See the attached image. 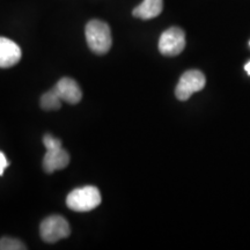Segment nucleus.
Returning <instances> with one entry per match:
<instances>
[{"mask_svg": "<svg viewBox=\"0 0 250 250\" xmlns=\"http://www.w3.org/2000/svg\"><path fill=\"white\" fill-rule=\"evenodd\" d=\"M86 40L89 49L96 55H104L111 48L112 39L110 27L101 20H92L87 23Z\"/></svg>", "mask_w": 250, "mask_h": 250, "instance_id": "f257e3e1", "label": "nucleus"}, {"mask_svg": "<svg viewBox=\"0 0 250 250\" xmlns=\"http://www.w3.org/2000/svg\"><path fill=\"white\" fill-rule=\"evenodd\" d=\"M101 193L96 187L86 186L77 188L68 193L66 205L77 212H88L101 204Z\"/></svg>", "mask_w": 250, "mask_h": 250, "instance_id": "f03ea898", "label": "nucleus"}, {"mask_svg": "<svg viewBox=\"0 0 250 250\" xmlns=\"http://www.w3.org/2000/svg\"><path fill=\"white\" fill-rule=\"evenodd\" d=\"M41 237L48 243H55L71 234L67 220L62 215H50L41 223Z\"/></svg>", "mask_w": 250, "mask_h": 250, "instance_id": "7ed1b4c3", "label": "nucleus"}, {"mask_svg": "<svg viewBox=\"0 0 250 250\" xmlns=\"http://www.w3.org/2000/svg\"><path fill=\"white\" fill-rule=\"evenodd\" d=\"M205 76L198 70H190L182 74L175 89V95L180 101H187L193 93L199 92L205 87Z\"/></svg>", "mask_w": 250, "mask_h": 250, "instance_id": "20e7f679", "label": "nucleus"}, {"mask_svg": "<svg viewBox=\"0 0 250 250\" xmlns=\"http://www.w3.org/2000/svg\"><path fill=\"white\" fill-rule=\"evenodd\" d=\"M186 48V34L179 27H171L161 34L159 50L164 56L175 57Z\"/></svg>", "mask_w": 250, "mask_h": 250, "instance_id": "39448f33", "label": "nucleus"}, {"mask_svg": "<svg viewBox=\"0 0 250 250\" xmlns=\"http://www.w3.org/2000/svg\"><path fill=\"white\" fill-rule=\"evenodd\" d=\"M52 90L62 101L70 103V104H77L83 99L80 86L78 85L76 80L71 78H62L56 83Z\"/></svg>", "mask_w": 250, "mask_h": 250, "instance_id": "423d86ee", "label": "nucleus"}, {"mask_svg": "<svg viewBox=\"0 0 250 250\" xmlns=\"http://www.w3.org/2000/svg\"><path fill=\"white\" fill-rule=\"evenodd\" d=\"M68 164H70V155L66 149L62 148V146L46 149L44 159H43V168L48 174L59 169H64Z\"/></svg>", "mask_w": 250, "mask_h": 250, "instance_id": "0eeeda50", "label": "nucleus"}, {"mask_svg": "<svg viewBox=\"0 0 250 250\" xmlns=\"http://www.w3.org/2000/svg\"><path fill=\"white\" fill-rule=\"evenodd\" d=\"M21 59V49L17 43L6 37H0V67L8 68Z\"/></svg>", "mask_w": 250, "mask_h": 250, "instance_id": "6e6552de", "label": "nucleus"}, {"mask_svg": "<svg viewBox=\"0 0 250 250\" xmlns=\"http://www.w3.org/2000/svg\"><path fill=\"white\" fill-rule=\"evenodd\" d=\"M164 9V0H144L142 4L133 9L134 18L142 20H151L161 14Z\"/></svg>", "mask_w": 250, "mask_h": 250, "instance_id": "1a4fd4ad", "label": "nucleus"}, {"mask_svg": "<svg viewBox=\"0 0 250 250\" xmlns=\"http://www.w3.org/2000/svg\"><path fill=\"white\" fill-rule=\"evenodd\" d=\"M62 100L56 95L54 90H49L45 94H43L41 98V107L44 110H58L61 108Z\"/></svg>", "mask_w": 250, "mask_h": 250, "instance_id": "9d476101", "label": "nucleus"}, {"mask_svg": "<svg viewBox=\"0 0 250 250\" xmlns=\"http://www.w3.org/2000/svg\"><path fill=\"white\" fill-rule=\"evenodd\" d=\"M27 249L20 240L12 239V237H2L0 239V250H23Z\"/></svg>", "mask_w": 250, "mask_h": 250, "instance_id": "9b49d317", "label": "nucleus"}, {"mask_svg": "<svg viewBox=\"0 0 250 250\" xmlns=\"http://www.w3.org/2000/svg\"><path fill=\"white\" fill-rule=\"evenodd\" d=\"M43 144H44L46 149L56 148V147H59V146H62L61 140L55 138L54 136H51V134H49V133L45 134L44 138H43Z\"/></svg>", "mask_w": 250, "mask_h": 250, "instance_id": "f8f14e48", "label": "nucleus"}, {"mask_svg": "<svg viewBox=\"0 0 250 250\" xmlns=\"http://www.w3.org/2000/svg\"><path fill=\"white\" fill-rule=\"evenodd\" d=\"M8 165L9 162L7 161V159H6L5 154L0 151V176H2V174H4L6 168L8 167Z\"/></svg>", "mask_w": 250, "mask_h": 250, "instance_id": "ddd939ff", "label": "nucleus"}, {"mask_svg": "<svg viewBox=\"0 0 250 250\" xmlns=\"http://www.w3.org/2000/svg\"><path fill=\"white\" fill-rule=\"evenodd\" d=\"M245 70L247 71V73H248L249 76H250V62H248V64H246V66H245Z\"/></svg>", "mask_w": 250, "mask_h": 250, "instance_id": "4468645a", "label": "nucleus"}]
</instances>
